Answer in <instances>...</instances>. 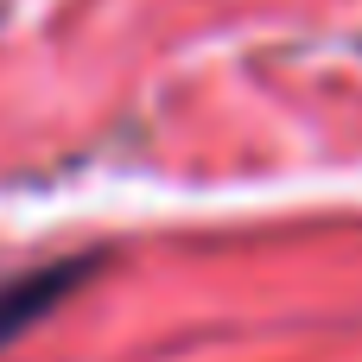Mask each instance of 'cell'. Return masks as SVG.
Here are the masks:
<instances>
[{"mask_svg":"<svg viewBox=\"0 0 362 362\" xmlns=\"http://www.w3.org/2000/svg\"><path fill=\"white\" fill-rule=\"evenodd\" d=\"M89 274H95V255L51 261V267H25V274L0 280V344L25 337L38 318H51V312H57V299H64V293H76Z\"/></svg>","mask_w":362,"mask_h":362,"instance_id":"obj_1","label":"cell"}]
</instances>
